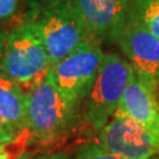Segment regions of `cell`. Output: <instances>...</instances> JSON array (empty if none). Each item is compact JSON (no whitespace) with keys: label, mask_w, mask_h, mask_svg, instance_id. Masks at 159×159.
I'll return each mask as SVG.
<instances>
[{"label":"cell","mask_w":159,"mask_h":159,"mask_svg":"<svg viewBox=\"0 0 159 159\" xmlns=\"http://www.w3.org/2000/svg\"><path fill=\"white\" fill-rule=\"evenodd\" d=\"M53 64L38 31L24 23L6 32L1 72L17 81L26 93L47 78Z\"/></svg>","instance_id":"6da1fadb"},{"label":"cell","mask_w":159,"mask_h":159,"mask_svg":"<svg viewBox=\"0 0 159 159\" xmlns=\"http://www.w3.org/2000/svg\"><path fill=\"white\" fill-rule=\"evenodd\" d=\"M30 23L35 26L53 65L68 56L80 44L94 40L71 0H48L34 10L33 19Z\"/></svg>","instance_id":"7a4b0ae2"},{"label":"cell","mask_w":159,"mask_h":159,"mask_svg":"<svg viewBox=\"0 0 159 159\" xmlns=\"http://www.w3.org/2000/svg\"><path fill=\"white\" fill-rule=\"evenodd\" d=\"M78 107L59 91L47 75L27 92V129L41 142L63 136L74 124Z\"/></svg>","instance_id":"3957f363"},{"label":"cell","mask_w":159,"mask_h":159,"mask_svg":"<svg viewBox=\"0 0 159 159\" xmlns=\"http://www.w3.org/2000/svg\"><path fill=\"white\" fill-rule=\"evenodd\" d=\"M133 67L116 53L105 54L89 96L84 100V119L96 130H102L119 106Z\"/></svg>","instance_id":"277c9868"},{"label":"cell","mask_w":159,"mask_h":159,"mask_svg":"<svg viewBox=\"0 0 159 159\" xmlns=\"http://www.w3.org/2000/svg\"><path fill=\"white\" fill-rule=\"evenodd\" d=\"M104 57L99 43L89 40L54 64L48 77L70 102L79 106L91 91Z\"/></svg>","instance_id":"5b68a950"},{"label":"cell","mask_w":159,"mask_h":159,"mask_svg":"<svg viewBox=\"0 0 159 159\" xmlns=\"http://www.w3.org/2000/svg\"><path fill=\"white\" fill-rule=\"evenodd\" d=\"M98 139L102 148L124 159H150L159 153V137L129 118L113 117Z\"/></svg>","instance_id":"8992f818"},{"label":"cell","mask_w":159,"mask_h":159,"mask_svg":"<svg viewBox=\"0 0 159 159\" xmlns=\"http://www.w3.org/2000/svg\"><path fill=\"white\" fill-rule=\"evenodd\" d=\"M71 4L93 39L117 43L133 0H71Z\"/></svg>","instance_id":"52a82bcc"},{"label":"cell","mask_w":159,"mask_h":159,"mask_svg":"<svg viewBox=\"0 0 159 159\" xmlns=\"http://www.w3.org/2000/svg\"><path fill=\"white\" fill-rule=\"evenodd\" d=\"M117 44L127 57L134 72L159 89L158 38L130 14Z\"/></svg>","instance_id":"ba28073f"},{"label":"cell","mask_w":159,"mask_h":159,"mask_svg":"<svg viewBox=\"0 0 159 159\" xmlns=\"http://www.w3.org/2000/svg\"><path fill=\"white\" fill-rule=\"evenodd\" d=\"M158 87L133 71L113 117L137 121L159 137Z\"/></svg>","instance_id":"9c48e42d"},{"label":"cell","mask_w":159,"mask_h":159,"mask_svg":"<svg viewBox=\"0 0 159 159\" xmlns=\"http://www.w3.org/2000/svg\"><path fill=\"white\" fill-rule=\"evenodd\" d=\"M0 124L14 137L27 129V93L2 72H0Z\"/></svg>","instance_id":"30bf717a"},{"label":"cell","mask_w":159,"mask_h":159,"mask_svg":"<svg viewBox=\"0 0 159 159\" xmlns=\"http://www.w3.org/2000/svg\"><path fill=\"white\" fill-rule=\"evenodd\" d=\"M131 16L159 39V0H133Z\"/></svg>","instance_id":"8fae6325"},{"label":"cell","mask_w":159,"mask_h":159,"mask_svg":"<svg viewBox=\"0 0 159 159\" xmlns=\"http://www.w3.org/2000/svg\"><path fill=\"white\" fill-rule=\"evenodd\" d=\"M30 136L29 129H26L16 139L0 144V159H31L27 150Z\"/></svg>","instance_id":"7c38bea8"},{"label":"cell","mask_w":159,"mask_h":159,"mask_svg":"<svg viewBox=\"0 0 159 159\" xmlns=\"http://www.w3.org/2000/svg\"><path fill=\"white\" fill-rule=\"evenodd\" d=\"M72 159H124L108 152L100 145H89L81 148Z\"/></svg>","instance_id":"4fadbf2b"},{"label":"cell","mask_w":159,"mask_h":159,"mask_svg":"<svg viewBox=\"0 0 159 159\" xmlns=\"http://www.w3.org/2000/svg\"><path fill=\"white\" fill-rule=\"evenodd\" d=\"M23 0H0V23L16 18L21 11Z\"/></svg>","instance_id":"5bb4252c"},{"label":"cell","mask_w":159,"mask_h":159,"mask_svg":"<svg viewBox=\"0 0 159 159\" xmlns=\"http://www.w3.org/2000/svg\"><path fill=\"white\" fill-rule=\"evenodd\" d=\"M17 137L12 136L11 133L8 131L6 130L4 126L0 124V144L2 143H7V142H11L13 139H16Z\"/></svg>","instance_id":"9a60e30c"},{"label":"cell","mask_w":159,"mask_h":159,"mask_svg":"<svg viewBox=\"0 0 159 159\" xmlns=\"http://www.w3.org/2000/svg\"><path fill=\"white\" fill-rule=\"evenodd\" d=\"M5 38L6 32L0 29V72H1V65H2V58H4V51H5Z\"/></svg>","instance_id":"2e32d148"},{"label":"cell","mask_w":159,"mask_h":159,"mask_svg":"<svg viewBox=\"0 0 159 159\" xmlns=\"http://www.w3.org/2000/svg\"><path fill=\"white\" fill-rule=\"evenodd\" d=\"M33 159H67V154L65 152H58L53 154H43L39 157H35Z\"/></svg>","instance_id":"e0dca14e"},{"label":"cell","mask_w":159,"mask_h":159,"mask_svg":"<svg viewBox=\"0 0 159 159\" xmlns=\"http://www.w3.org/2000/svg\"><path fill=\"white\" fill-rule=\"evenodd\" d=\"M24 1V0H23ZM48 0H25V2H30V5H31V8H32V12L35 10V8H38L39 6L44 5L45 2H47Z\"/></svg>","instance_id":"ac0fdd59"},{"label":"cell","mask_w":159,"mask_h":159,"mask_svg":"<svg viewBox=\"0 0 159 159\" xmlns=\"http://www.w3.org/2000/svg\"><path fill=\"white\" fill-rule=\"evenodd\" d=\"M153 159H159V157H157V158H153Z\"/></svg>","instance_id":"d6986e66"}]
</instances>
